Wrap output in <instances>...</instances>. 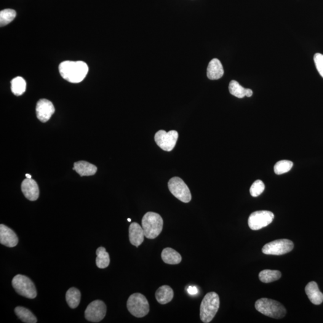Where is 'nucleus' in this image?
<instances>
[{
    "mask_svg": "<svg viewBox=\"0 0 323 323\" xmlns=\"http://www.w3.org/2000/svg\"><path fill=\"white\" fill-rule=\"evenodd\" d=\"M63 78L73 84H78L86 77L89 68L83 61H64L59 66Z\"/></svg>",
    "mask_w": 323,
    "mask_h": 323,
    "instance_id": "1",
    "label": "nucleus"
},
{
    "mask_svg": "<svg viewBox=\"0 0 323 323\" xmlns=\"http://www.w3.org/2000/svg\"><path fill=\"white\" fill-rule=\"evenodd\" d=\"M220 298L215 292L208 293L204 296L200 306V318L203 323L212 321L219 309Z\"/></svg>",
    "mask_w": 323,
    "mask_h": 323,
    "instance_id": "2",
    "label": "nucleus"
},
{
    "mask_svg": "<svg viewBox=\"0 0 323 323\" xmlns=\"http://www.w3.org/2000/svg\"><path fill=\"white\" fill-rule=\"evenodd\" d=\"M141 224L145 232V236L147 238L153 239L161 233L164 220L159 214L148 212L143 216Z\"/></svg>",
    "mask_w": 323,
    "mask_h": 323,
    "instance_id": "3",
    "label": "nucleus"
},
{
    "mask_svg": "<svg viewBox=\"0 0 323 323\" xmlns=\"http://www.w3.org/2000/svg\"><path fill=\"white\" fill-rule=\"evenodd\" d=\"M256 310L273 319H282L286 314V309L279 301L268 298H261L256 301Z\"/></svg>",
    "mask_w": 323,
    "mask_h": 323,
    "instance_id": "4",
    "label": "nucleus"
},
{
    "mask_svg": "<svg viewBox=\"0 0 323 323\" xmlns=\"http://www.w3.org/2000/svg\"><path fill=\"white\" fill-rule=\"evenodd\" d=\"M127 308L133 316L145 317L150 311V305L145 296L141 293H133L127 301Z\"/></svg>",
    "mask_w": 323,
    "mask_h": 323,
    "instance_id": "5",
    "label": "nucleus"
},
{
    "mask_svg": "<svg viewBox=\"0 0 323 323\" xmlns=\"http://www.w3.org/2000/svg\"><path fill=\"white\" fill-rule=\"evenodd\" d=\"M12 286L19 295L28 299H34L37 295L36 286L28 277L18 274L13 278Z\"/></svg>",
    "mask_w": 323,
    "mask_h": 323,
    "instance_id": "6",
    "label": "nucleus"
},
{
    "mask_svg": "<svg viewBox=\"0 0 323 323\" xmlns=\"http://www.w3.org/2000/svg\"><path fill=\"white\" fill-rule=\"evenodd\" d=\"M168 188L171 193L180 201L189 203L191 201L190 189L182 179L177 177L171 178L168 182Z\"/></svg>",
    "mask_w": 323,
    "mask_h": 323,
    "instance_id": "7",
    "label": "nucleus"
},
{
    "mask_svg": "<svg viewBox=\"0 0 323 323\" xmlns=\"http://www.w3.org/2000/svg\"><path fill=\"white\" fill-rule=\"evenodd\" d=\"M294 248V244L287 239L275 240L268 243L262 248V252L268 255H283L289 253Z\"/></svg>",
    "mask_w": 323,
    "mask_h": 323,
    "instance_id": "8",
    "label": "nucleus"
},
{
    "mask_svg": "<svg viewBox=\"0 0 323 323\" xmlns=\"http://www.w3.org/2000/svg\"><path fill=\"white\" fill-rule=\"evenodd\" d=\"M274 218V214L269 211H257L251 214L248 224L252 230H260L271 224Z\"/></svg>",
    "mask_w": 323,
    "mask_h": 323,
    "instance_id": "9",
    "label": "nucleus"
},
{
    "mask_svg": "<svg viewBox=\"0 0 323 323\" xmlns=\"http://www.w3.org/2000/svg\"><path fill=\"white\" fill-rule=\"evenodd\" d=\"M178 133L172 130L167 132L164 130H160L154 136L157 145L162 150L171 151L175 148L178 140Z\"/></svg>",
    "mask_w": 323,
    "mask_h": 323,
    "instance_id": "10",
    "label": "nucleus"
},
{
    "mask_svg": "<svg viewBox=\"0 0 323 323\" xmlns=\"http://www.w3.org/2000/svg\"><path fill=\"white\" fill-rule=\"evenodd\" d=\"M107 306L102 301L97 300L92 301L87 306L85 312V319L87 321L98 323L105 317Z\"/></svg>",
    "mask_w": 323,
    "mask_h": 323,
    "instance_id": "11",
    "label": "nucleus"
},
{
    "mask_svg": "<svg viewBox=\"0 0 323 323\" xmlns=\"http://www.w3.org/2000/svg\"><path fill=\"white\" fill-rule=\"evenodd\" d=\"M55 111V108L52 103L46 100V99H42L37 104L36 114L37 118L43 123L49 121Z\"/></svg>",
    "mask_w": 323,
    "mask_h": 323,
    "instance_id": "12",
    "label": "nucleus"
},
{
    "mask_svg": "<svg viewBox=\"0 0 323 323\" xmlns=\"http://www.w3.org/2000/svg\"><path fill=\"white\" fill-rule=\"evenodd\" d=\"M21 190L26 199L35 201L39 197V188L36 181L32 178H26L22 181Z\"/></svg>",
    "mask_w": 323,
    "mask_h": 323,
    "instance_id": "13",
    "label": "nucleus"
},
{
    "mask_svg": "<svg viewBox=\"0 0 323 323\" xmlns=\"http://www.w3.org/2000/svg\"><path fill=\"white\" fill-rule=\"evenodd\" d=\"M0 242L7 247H15L18 244L17 235L9 227L1 224L0 225Z\"/></svg>",
    "mask_w": 323,
    "mask_h": 323,
    "instance_id": "14",
    "label": "nucleus"
},
{
    "mask_svg": "<svg viewBox=\"0 0 323 323\" xmlns=\"http://www.w3.org/2000/svg\"><path fill=\"white\" fill-rule=\"evenodd\" d=\"M145 232L143 229L138 223L133 222L129 228V237L130 244L138 247L145 239Z\"/></svg>",
    "mask_w": 323,
    "mask_h": 323,
    "instance_id": "15",
    "label": "nucleus"
},
{
    "mask_svg": "<svg viewBox=\"0 0 323 323\" xmlns=\"http://www.w3.org/2000/svg\"><path fill=\"white\" fill-rule=\"evenodd\" d=\"M305 292L311 302L319 305L323 301V294L320 292L316 282H309L305 287Z\"/></svg>",
    "mask_w": 323,
    "mask_h": 323,
    "instance_id": "16",
    "label": "nucleus"
},
{
    "mask_svg": "<svg viewBox=\"0 0 323 323\" xmlns=\"http://www.w3.org/2000/svg\"><path fill=\"white\" fill-rule=\"evenodd\" d=\"M207 74L210 80H218L221 78L224 74L222 64L218 59H213L208 64Z\"/></svg>",
    "mask_w": 323,
    "mask_h": 323,
    "instance_id": "17",
    "label": "nucleus"
},
{
    "mask_svg": "<svg viewBox=\"0 0 323 323\" xmlns=\"http://www.w3.org/2000/svg\"><path fill=\"white\" fill-rule=\"evenodd\" d=\"M73 170H75L81 177L93 175L97 172V168L94 165L84 161L74 163Z\"/></svg>",
    "mask_w": 323,
    "mask_h": 323,
    "instance_id": "18",
    "label": "nucleus"
},
{
    "mask_svg": "<svg viewBox=\"0 0 323 323\" xmlns=\"http://www.w3.org/2000/svg\"><path fill=\"white\" fill-rule=\"evenodd\" d=\"M163 261L169 265H177L182 260L180 253L172 248H165L161 253Z\"/></svg>",
    "mask_w": 323,
    "mask_h": 323,
    "instance_id": "19",
    "label": "nucleus"
},
{
    "mask_svg": "<svg viewBox=\"0 0 323 323\" xmlns=\"http://www.w3.org/2000/svg\"><path fill=\"white\" fill-rule=\"evenodd\" d=\"M155 298L159 303L165 305L170 302L173 298V291L168 285H162L156 290Z\"/></svg>",
    "mask_w": 323,
    "mask_h": 323,
    "instance_id": "20",
    "label": "nucleus"
},
{
    "mask_svg": "<svg viewBox=\"0 0 323 323\" xmlns=\"http://www.w3.org/2000/svg\"><path fill=\"white\" fill-rule=\"evenodd\" d=\"M81 293L75 287L69 289L66 293V301L68 305L72 309L76 308L81 301Z\"/></svg>",
    "mask_w": 323,
    "mask_h": 323,
    "instance_id": "21",
    "label": "nucleus"
},
{
    "mask_svg": "<svg viewBox=\"0 0 323 323\" xmlns=\"http://www.w3.org/2000/svg\"><path fill=\"white\" fill-rule=\"evenodd\" d=\"M97 257L96 258V264L98 268L105 269L108 268L110 262V256L106 252L105 248L99 247L96 252Z\"/></svg>",
    "mask_w": 323,
    "mask_h": 323,
    "instance_id": "22",
    "label": "nucleus"
},
{
    "mask_svg": "<svg viewBox=\"0 0 323 323\" xmlns=\"http://www.w3.org/2000/svg\"><path fill=\"white\" fill-rule=\"evenodd\" d=\"M15 314L19 319L22 320L24 323H36L37 322V318L33 314V312L29 309L22 306H17L15 309Z\"/></svg>",
    "mask_w": 323,
    "mask_h": 323,
    "instance_id": "23",
    "label": "nucleus"
},
{
    "mask_svg": "<svg viewBox=\"0 0 323 323\" xmlns=\"http://www.w3.org/2000/svg\"><path fill=\"white\" fill-rule=\"evenodd\" d=\"M281 277V272L277 270H269V269H265V270L261 271L258 275L259 280L264 283L276 281Z\"/></svg>",
    "mask_w": 323,
    "mask_h": 323,
    "instance_id": "24",
    "label": "nucleus"
},
{
    "mask_svg": "<svg viewBox=\"0 0 323 323\" xmlns=\"http://www.w3.org/2000/svg\"><path fill=\"white\" fill-rule=\"evenodd\" d=\"M26 86V82L22 77H15L11 81L12 92L15 95H22L25 92Z\"/></svg>",
    "mask_w": 323,
    "mask_h": 323,
    "instance_id": "25",
    "label": "nucleus"
},
{
    "mask_svg": "<svg viewBox=\"0 0 323 323\" xmlns=\"http://www.w3.org/2000/svg\"><path fill=\"white\" fill-rule=\"evenodd\" d=\"M229 92L232 95L238 98H242L245 97L246 89L240 85L238 82L236 81H232L229 85Z\"/></svg>",
    "mask_w": 323,
    "mask_h": 323,
    "instance_id": "26",
    "label": "nucleus"
},
{
    "mask_svg": "<svg viewBox=\"0 0 323 323\" xmlns=\"http://www.w3.org/2000/svg\"><path fill=\"white\" fill-rule=\"evenodd\" d=\"M293 165V162L288 160H282L277 162L274 166V172L277 175L283 174L289 172L292 169Z\"/></svg>",
    "mask_w": 323,
    "mask_h": 323,
    "instance_id": "27",
    "label": "nucleus"
},
{
    "mask_svg": "<svg viewBox=\"0 0 323 323\" xmlns=\"http://www.w3.org/2000/svg\"><path fill=\"white\" fill-rule=\"evenodd\" d=\"M17 16V12L13 9H5L0 12V25L4 26L11 22Z\"/></svg>",
    "mask_w": 323,
    "mask_h": 323,
    "instance_id": "28",
    "label": "nucleus"
},
{
    "mask_svg": "<svg viewBox=\"0 0 323 323\" xmlns=\"http://www.w3.org/2000/svg\"><path fill=\"white\" fill-rule=\"evenodd\" d=\"M265 186L262 181L258 180L253 183L250 189L251 195L253 197H258L263 193L265 190Z\"/></svg>",
    "mask_w": 323,
    "mask_h": 323,
    "instance_id": "29",
    "label": "nucleus"
},
{
    "mask_svg": "<svg viewBox=\"0 0 323 323\" xmlns=\"http://www.w3.org/2000/svg\"><path fill=\"white\" fill-rule=\"evenodd\" d=\"M314 61L318 71L323 78V55L316 53L314 55Z\"/></svg>",
    "mask_w": 323,
    "mask_h": 323,
    "instance_id": "30",
    "label": "nucleus"
},
{
    "mask_svg": "<svg viewBox=\"0 0 323 323\" xmlns=\"http://www.w3.org/2000/svg\"><path fill=\"white\" fill-rule=\"evenodd\" d=\"M188 291L191 295H195L197 293V289L195 287H189Z\"/></svg>",
    "mask_w": 323,
    "mask_h": 323,
    "instance_id": "31",
    "label": "nucleus"
},
{
    "mask_svg": "<svg viewBox=\"0 0 323 323\" xmlns=\"http://www.w3.org/2000/svg\"><path fill=\"white\" fill-rule=\"evenodd\" d=\"M253 95L252 90L250 89H246V92H245V97H251Z\"/></svg>",
    "mask_w": 323,
    "mask_h": 323,
    "instance_id": "32",
    "label": "nucleus"
},
{
    "mask_svg": "<svg viewBox=\"0 0 323 323\" xmlns=\"http://www.w3.org/2000/svg\"><path fill=\"white\" fill-rule=\"evenodd\" d=\"M25 176H26V177L27 178H32V176L30 174H28V173H26Z\"/></svg>",
    "mask_w": 323,
    "mask_h": 323,
    "instance_id": "33",
    "label": "nucleus"
},
{
    "mask_svg": "<svg viewBox=\"0 0 323 323\" xmlns=\"http://www.w3.org/2000/svg\"><path fill=\"white\" fill-rule=\"evenodd\" d=\"M128 221H129V222H130V221H131V220H130V218H128Z\"/></svg>",
    "mask_w": 323,
    "mask_h": 323,
    "instance_id": "34",
    "label": "nucleus"
}]
</instances>
